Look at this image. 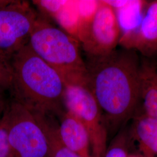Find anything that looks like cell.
Here are the masks:
<instances>
[{
    "label": "cell",
    "instance_id": "obj_4",
    "mask_svg": "<svg viewBox=\"0 0 157 157\" xmlns=\"http://www.w3.org/2000/svg\"><path fill=\"white\" fill-rule=\"evenodd\" d=\"M6 112L13 157H49L48 138L38 116L11 99Z\"/></svg>",
    "mask_w": 157,
    "mask_h": 157
},
{
    "label": "cell",
    "instance_id": "obj_1",
    "mask_svg": "<svg viewBox=\"0 0 157 157\" xmlns=\"http://www.w3.org/2000/svg\"><path fill=\"white\" fill-rule=\"evenodd\" d=\"M140 61L133 50L117 49L87 59V83L101 109L107 130L116 132L140 108Z\"/></svg>",
    "mask_w": 157,
    "mask_h": 157
},
{
    "label": "cell",
    "instance_id": "obj_16",
    "mask_svg": "<svg viewBox=\"0 0 157 157\" xmlns=\"http://www.w3.org/2000/svg\"><path fill=\"white\" fill-rule=\"evenodd\" d=\"M0 157H13L9 140L8 120L6 109L0 121Z\"/></svg>",
    "mask_w": 157,
    "mask_h": 157
},
{
    "label": "cell",
    "instance_id": "obj_11",
    "mask_svg": "<svg viewBox=\"0 0 157 157\" xmlns=\"http://www.w3.org/2000/svg\"><path fill=\"white\" fill-rule=\"evenodd\" d=\"M147 2L144 0H128L124 6L114 9L121 30L119 45L123 48L128 50L140 25Z\"/></svg>",
    "mask_w": 157,
    "mask_h": 157
},
{
    "label": "cell",
    "instance_id": "obj_10",
    "mask_svg": "<svg viewBox=\"0 0 157 157\" xmlns=\"http://www.w3.org/2000/svg\"><path fill=\"white\" fill-rule=\"evenodd\" d=\"M132 119L129 131L137 151L145 157H157V119L140 108Z\"/></svg>",
    "mask_w": 157,
    "mask_h": 157
},
{
    "label": "cell",
    "instance_id": "obj_3",
    "mask_svg": "<svg viewBox=\"0 0 157 157\" xmlns=\"http://www.w3.org/2000/svg\"><path fill=\"white\" fill-rule=\"evenodd\" d=\"M28 44L32 50L56 70L66 84L87 83V71L78 41L39 15Z\"/></svg>",
    "mask_w": 157,
    "mask_h": 157
},
{
    "label": "cell",
    "instance_id": "obj_14",
    "mask_svg": "<svg viewBox=\"0 0 157 157\" xmlns=\"http://www.w3.org/2000/svg\"><path fill=\"white\" fill-rule=\"evenodd\" d=\"M133 141L129 128L121 129L107 147L104 157H127L132 150Z\"/></svg>",
    "mask_w": 157,
    "mask_h": 157
},
{
    "label": "cell",
    "instance_id": "obj_5",
    "mask_svg": "<svg viewBox=\"0 0 157 157\" xmlns=\"http://www.w3.org/2000/svg\"><path fill=\"white\" fill-rule=\"evenodd\" d=\"M63 105L83 124L90 136L93 157H104L108 132L101 109L87 83L65 84Z\"/></svg>",
    "mask_w": 157,
    "mask_h": 157
},
{
    "label": "cell",
    "instance_id": "obj_15",
    "mask_svg": "<svg viewBox=\"0 0 157 157\" xmlns=\"http://www.w3.org/2000/svg\"><path fill=\"white\" fill-rule=\"evenodd\" d=\"M12 72L11 58L0 52V94L9 92L11 85Z\"/></svg>",
    "mask_w": 157,
    "mask_h": 157
},
{
    "label": "cell",
    "instance_id": "obj_6",
    "mask_svg": "<svg viewBox=\"0 0 157 157\" xmlns=\"http://www.w3.org/2000/svg\"><path fill=\"white\" fill-rule=\"evenodd\" d=\"M75 38L87 59L106 56L116 50L121 30L114 9L104 1H99L92 18L78 26Z\"/></svg>",
    "mask_w": 157,
    "mask_h": 157
},
{
    "label": "cell",
    "instance_id": "obj_18",
    "mask_svg": "<svg viewBox=\"0 0 157 157\" xmlns=\"http://www.w3.org/2000/svg\"><path fill=\"white\" fill-rule=\"evenodd\" d=\"M8 101L9 100L6 99L4 94H0V121L1 120L6 112L8 107Z\"/></svg>",
    "mask_w": 157,
    "mask_h": 157
},
{
    "label": "cell",
    "instance_id": "obj_9",
    "mask_svg": "<svg viewBox=\"0 0 157 157\" xmlns=\"http://www.w3.org/2000/svg\"><path fill=\"white\" fill-rule=\"evenodd\" d=\"M58 135L65 146L82 157H93L89 133L78 118L65 111L59 117Z\"/></svg>",
    "mask_w": 157,
    "mask_h": 157
},
{
    "label": "cell",
    "instance_id": "obj_12",
    "mask_svg": "<svg viewBox=\"0 0 157 157\" xmlns=\"http://www.w3.org/2000/svg\"><path fill=\"white\" fill-rule=\"evenodd\" d=\"M140 80L141 108L157 119V62L155 59H141Z\"/></svg>",
    "mask_w": 157,
    "mask_h": 157
},
{
    "label": "cell",
    "instance_id": "obj_2",
    "mask_svg": "<svg viewBox=\"0 0 157 157\" xmlns=\"http://www.w3.org/2000/svg\"><path fill=\"white\" fill-rule=\"evenodd\" d=\"M10 99L35 114L59 117L65 83L59 73L37 56L28 43L11 57Z\"/></svg>",
    "mask_w": 157,
    "mask_h": 157
},
{
    "label": "cell",
    "instance_id": "obj_7",
    "mask_svg": "<svg viewBox=\"0 0 157 157\" xmlns=\"http://www.w3.org/2000/svg\"><path fill=\"white\" fill-rule=\"evenodd\" d=\"M39 15L28 1L0 0V52L11 58L26 45Z\"/></svg>",
    "mask_w": 157,
    "mask_h": 157
},
{
    "label": "cell",
    "instance_id": "obj_17",
    "mask_svg": "<svg viewBox=\"0 0 157 157\" xmlns=\"http://www.w3.org/2000/svg\"><path fill=\"white\" fill-rule=\"evenodd\" d=\"M33 2L44 14L56 18L65 6L67 1H35Z\"/></svg>",
    "mask_w": 157,
    "mask_h": 157
},
{
    "label": "cell",
    "instance_id": "obj_8",
    "mask_svg": "<svg viewBox=\"0 0 157 157\" xmlns=\"http://www.w3.org/2000/svg\"><path fill=\"white\" fill-rule=\"evenodd\" d=\"M128 50L136 51L145 58H157V0L148 1L140 25Z\"/></svg>",
    "mask_w": 157,
    "mask_h": 157
},
{
    "label": "cell",
    "instance_id": "obj_19",
    "mask_svg": "<svg viewBox=\"0 0 157 157\" xmlns=\"http://www.w3.org/2000/svg\"><path fill=\"white\" fill-rule=\"evenodd\" d=\"M127 157H145L139 152L137 151H130Z\"/></svg>",
    "mask_w": 157,
    "mask_h": 157
},
{
    "label": "cell",
    "instance_id": "obj_13",
    "mask_svg": "<svg viewBox=\"0 0 157 157\" xmlns=\"http://www.w3.org/2000/svg\"><path fill=\"white\" fill-rule=\"evenodd\" d=\"M36 115L45 129L48 141L49 157H82L67 148L61 140L58 132V124L54 117Z\"/></svg>",
    "mask_w": 157,
    "mask_h": 157
}]
</instances>
